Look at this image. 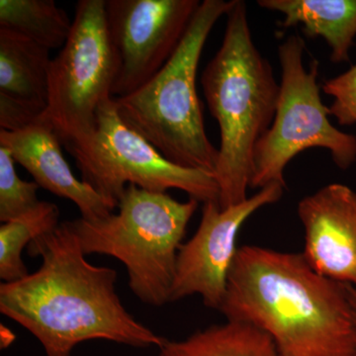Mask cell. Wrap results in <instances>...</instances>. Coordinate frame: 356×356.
I'll use <instances>...</instances> for the list:
<instances>
[{
    "label": "cell",
    "instance_id": "obj_1",
    "mask_svg": "<svg viewBox=\"0 0 356 356\" xmlns=\"http://www.w3.org/2000/svg\"><path fill=\"white\" fill-rule=\"evenodd\" d=\"M38 270L0 284V312L41 343L47 356H70L79 343L104 339L134 348L165 341L124 307L117 271L86 261L79 238L64 221L28 247Z\"/></svg>",
    "mask_w": 356,
    "mask_h": 356
},
{
    "label": "cell",
    "instance_id": "obj_8",
    "mask_svg": "<svg viewBox=\"0 0 356 356\" xmlns=\"http://www.w3.org/2000/svg\"><path fill=\"white\" fill-rule=\"evenodd\" d=\"M69 152L81 180L116 207L131 184L152 192L178 189L202 203L219 201L214 175L168 161L126 125L112 97L100 106L95 135Z\"/></svg>",
    "mask_w": 356,
    "mask_h": 356
},
{
    "label": "cell",
    "instance_id": "obj_15",
    "mask_svg": "<svg viewBox=\"0 0 356 356\" xmlns=\"http://www.w3.org/2000/svg\"><path fill=\"white\" fill-rule=\"evenodd\" d=\"M159 350V356H282L261 330L231 321L211 325L182 341L165 339Z\"/></svg>",
    "mask_w": 356,
    "mask_h": 356
},
{
    "label": "cell",
    "instance_id": "obj_13",
    "mask_svg": "<svg viewBox=\"0 0 356 356\" xmlns=\"http://www.w3.org/2000/svg\"><path fill=\"white\" fill-rule=\"evenodd\" d=\"M257 4L282 13L283 29L299 24L309 38L324 39L331 49V62H350L356 37V0H259Z\"/></svg>",
    "mask_w": 356,
    "mask_h": 356
},
{
    "label": "cell",
    "instance_id": "obj_20",
    "mask_svg": "<svg viewBox=\"0 0 356 356\" xmlns=\"http://www.w3.org/2000/svg\"><path fill=\"white\" fill-rule=\"evenodd\" d=\"M351 300H353V312H355V356H356V289L350 286Z\"/></svg>",
    "mask_w": 356,
    "mask_h": 356
},
{
    "label": "cell",
    "instance_id": "obj_18",
    "mask_svg": "<svg viewBox=\"0 0 356 356\" xmlns=\"http://www.w3.org/2000/svg\"><path fill=\"white\" fill-rule=\"evenodd\" d=\"M13 156L0 146V221L6 222L34 209L38 199L39 185L18 177Z\"/></svg>",
    "mask_w": 356,
    "mask_h": 356
},
{
    "label": "cell",
    "instance_id": "obj_6",
    "mask_svg": "<svg viewBox=\"0 0 356 356\" xmlns=\"http://www.w3.org/2000/svg\"><path fill=\"white\" fill-rule=\"evenodd\" d=\"M305 48L300 35H290L278 47L280 99L273 125L255 147L250 188L271 184L286 187L285 168L297 154L313 147L329 151L341 170L356 163V137L330 122L329 106L322 102V86L318 83L320 63L314 58L306 70Z\"/></svg>",
    "mask_w": 356,
    "mask_h": 356
},
{
    "label": "cell",
    "instance_id": "obj_3",
    "mask_svg": "<svg viewBox=\"0 0 356 356\" xmlns=\"http://www.w3.org/2000/svg\"><path fill=\"white\" fill-rule=\"evenodd\" d=\"M201 83L221 145L214 177L222 209L247 200L255 147L273 125L280 83L252 40L245 2L227 13L221 47L204 70Z\"/></svg>",
    "mask_w": 356,
    "mask_h": 356
},
{
    "label": "cell",
    "instance_id": "obj_2",
    "mask_svg": "<svg viewBox=\"0 0 356 356\" xmlns=\"http://www.w3.org/2000/svg\"><path fill=\"white\" fill-rule=\"evenodd\" d=\"M219 311L261 330L282 356H355L350 285L314 270L302 252L238 248Z\"/></svg>",
    "mask_w": 356,
    "mask_h": 356
},
{
    "label": "cell",
    "instance_id": "obj_19",
    "mask_svg": "<svg viewBox=\"0 0 356 356\" xmlns=\"http://www.w3.org/2000/svg\"><path fill=\"white\" fill-rule=\"evenodd\" d=\"M322 89L334 98L329 106L330 116L341 126L356 125V63L343 74L325 81Z\"/></svg>",
    "mask_w": 356,
    "mask_h": 356
},
{
    "label": "cell",
    "instance_id": "obj_10",
    "mask_svg": "<svg viewBox=\"0 0 356 356\" xmlns=\"http://www.w3.org/2000/svg\"><path fill=\"white\" fill-rule=\"evenodd\" d=\"M284 185L271 184L247 200L222 209L217 201L203 203L197 231L178 252L170 302L199 295L205 306L220 310L238 248V232L248 218L278 202Z\"/></svg>",
    "mask_w": 356,
    "mask_h": 356
},
{
    "label": "cell",
    "instance_id": "obj_14",
    "mask_svg": "<svg viewBox=\"0 0 356 356\" xmlns=\"http://www.w3.org/2000/svg\"><path fill=\"white\" fill-rule=\"evenodd\" d=\"M51 62L49 49L0 29V95L44 113Z\"/></svg>",
    "mask_w": 356,
    "mask_h": 356
},
{
    "label": "cell",
    "instance_id": "obj_5",
    "mask_svg": "<svg viewBox=\"0 0 356 356\" xmlns=\"http://www.w3.org/2000/svg\"><path fill=\"white\" fill-rule=\"evenodd\" d=\"M199 201L175 200L166 192L128 185L118 212L98 221H69L84 254H104L127 269L129 287L149 306L170 303L178 252Z\"/></svg>",
    "mask_w": 356,
    "mask_h": 356
},
{
    "label": "cell",
    "instance_id": "obj_11",
    "mask_svg": "<svg viewBox=\"0 0 356 356\" xmlns=\"http://www.w3.org/2000/svg\"><path fill=\"white\" fill-rule=\"evenodd\" d=\"M304 228L302 254L314 270L356 289V192L331 184L298 204Z\"/></svg>",
    "mask_w": 356,
    "mask_h": 356
},
{
    "label": "cell",
    "instance_id": "obj_12",
    "mask_svg": "<svg viewBox=\"0 0 356 356\" xmlns=\"http://www.w3.org/2000/svg\"><path fill=\"white\" fill-rule=\"evenodd\" d=\"M0 146L8 149L39 187L76 204L83 219L98 221L116 209L113 203L72 173L63 154L62 143L46 113L21 130L0 131Z\"/></svg>",
    "mask_w": 356,
    "mask_h": 356
},
{
    "label": "cell",
    "instance_id": "obj_4",
    "mask_svg": "<svg viewBox=\"0 0 356 356\" xmlns=\"http://www.w3.org/2000/svg\"><path fill=\"white\" fill-rule=\"evenodd\" d=\"M236 0H204L181 43L158 74L125 97L113 98L122 120L170 163L214 175L219 149L206 134L196 76L210 32Z\"/></svg>",
    "mask_w": 356,
    "mask_h": 356
},
{
    "label": "cell",
    "instance_id": "obj_9",
    "mask_svg": "<svg viewBox=\"0 0 356 356\" xmlns=\"http://www.w3.org/2000/svg\"><path fill=\"white\" fill-rule=\"evenodd\" d=\"M198 0H106L119 69L112 98L132 95L165 67L181 43Z\"/></svg>",
    "mask_w": 356,
    "mask_h": 356
},
{
    "label": "cell",
    "instance_id": "obj_16",
    "mask_svg": "<svg viewBox=\"0 0 356 356\" xmlns=\"http://www.w3.org/2000/svg\"><path fill=\"white\" fill-rule=\"evenodd\" d=\"M72 26L69 15L54 0H0V29L50 51L65 46Z\"/></svg>",
    "mask_w": 356,
    "mask_h": 356
},
{
    "label": "cell",
    "instance_id": "obj_17",
    "mask_svg": "<svg viewBox=\"0 0 356 356\" xmlns=\"http://www.w3.org/2000/svg\"><path fill=\"white\" fill-rule=\"evenodd\" d=\"M60 224L58 206L41 201L34 209L0 226V278L3 283L22 280L29 274L22 259L23 250Z\"/></svg>",
    "mask_w": 356,
    "mask_h": 356
},
{
    "label": "cell",
    "instance_id": "obj_7",
    "mask_svg": "<svg viewBox=\"0 0 356 356\" xmlns=\"http://www.w3.org/2000/svg\"><path fill=\"white\" fill-rule=\"evenodd\" d=\"M118 69L106 0H79L69 38L51 62L46 111L67 151L95 135L98 111L112 97Z\"/></svg>",
    "mask_w": 356,
    "mask_h": 356
}]
</instances>
